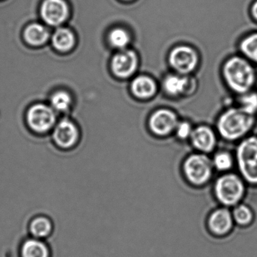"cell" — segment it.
<instances>
[{
  "label": "cell",
  "instance_id": "9a60e30c",
  "mask_svg": "<svg viewBox=\"0 0 257 257\" xmlns=\"http://www.w3.org/2000/svg\"><path fill=\"white\" fill-rule=\"evenodd\" d=\"M21 256L50 257V250L44 241L33 237L24 242L21 247Z\"/></svg>",
  "mask_w": 257,
  "mask_h": 257
},
{
  "label": "cell",
  "instance_id": "484cf974",
  "mask_svg": "<svg viewBox=\"0 0 257 257\" xmlns=\"http://www.w3.org/2000/svg\"><path fill=\"white\" fill-rule=\"evenodd\" d=\"M177 135L180 139L186 140L188 138H190L191 135H192V127H191L189 123L186 121L178 124L177 127Z\"/></svg>",
  "mask_w": 257,
  "mask_h": 257
},
{
  "label": "cell",
  "instance_id": "30bf717a",
  "mask_svg": "<svg viewBox=\"0 0 257 257\" xmlns=\"http://www.w3.org/2000/svg\"><path fill=\"white\" fill-rule=\"evenodd\" d=\"M68 13V6L64 0H44L41 6L42 18L52 26L63 23Z\"/></svg>",
  "mask_w": 257,
  "mask_h": 257
},
{
  "label": "cell",
  "instance_id": "52a82bcc",
  "mask_svg": "<svg viewBox=\"0 0 257 257\" xmlns=\"http://www.w3.org/2000/svg\"><path fill=\"white\" fill-rule=\"evenodd\" d=\"M169 62L176 71L187 74L193 71L198 65V55L189 46H177L170 53Z\"/></svg>",
  "mask_w": 257,
  "mask_h": 257
},
{
  "label": "cell",
  "instance_id": "ac0fdd59",
  "mask_svg": "<svg viewBox=\"0 0 257 257\" xmlns=\"http://www.w3.org/2000/svg\"><path fill=\"white\" fill-rule=\"evenodd\" d=\"M211 159L215 171L219 174L231 172L235 166L234 157L227 151L217 152Z\"/></svg>",
  "mask_w": 257,
  "mask_h": 257
},
{
  "label": "cell",
  "instance_id": "277c9868",
  "mask_svg": "<svg viewBox=\"0 0 257 257\" xmlns=\"http://www.w3.org/2000/svg\"><path fill=\"white\" fill-rule=\"evenodd\" d=\"M222 72L226 83L234 92L243 94L253 85V69L240 57H232L228 59L224 64Z\"/></svg>",
  "mask_w": 257,
  "mask_h": 257
},
{
  "label": "cell",
  "instance_id": "3957f363",
  "mask_svg": "<svg viewBox=\"0 0 257 257\" xmlns=\"http://www.w3.org/2000/svg\"><path fill=\"white\" fill-rule=\"evenodd\" d=\"M253 121V114L246 112L241 107L231 108L219 117L218 131L225 140L235 141L247 133Z\"/></svg>",
  "mask_w": 257,
  "mask_h": 257
},
{
  "label": "cell",
  "instance_id": "5bb4252c",
  "mask_svg": "<svg viewBox=\"0 0 257 257\" xmlns=\"http://www.w3.org/2000/svg\"><path fill=\"white\" fill-rule=\"evenodd\" d=\"M131 88L134 95L140 99L150 98L156 94L157 90L155 81L147 76H140L135 78Z\"/></svg>",
  "mask_w": 257,
  "mask_h": 257
},
{
  "label": "cell",
  "instance_id": "4fadbf2b",
  "mask_svg": "<svg viewBox=\"0 0 257 257\" xmlns=\"http://www.w3.org/2000/svg\"><path fill=\"white\" fill-rule=\"evenodd\" d=\"M79 138L76 125L68 120H62L58 123L54 132V140L58 147L68 149L73 147Z\"/></svg>",
  "mask_w": 257,
  "mask_h": 257
},
{
  "label": "cell",
  "instance_id": "9c48e42d",
  "mask_svg": "<svg viewBox=\"0 0 257 257\" xmlns=\"http://www.w3.org/2000/svg\"><path fill=\"white\" fill-rule=\"evenodd\" d=\"M28 121L31 128L36 132H45L53 125L55 115L53 110L46 105H34L28 111Z\"/></svg>",
  "mask_w": 257,
  "mask_h": 257
},
{
  "label": "cell",
  "instance_id": "83f0119b",
  "mask_svg": "<svg viewBox=\"0 0 257 257\" xmlns=\"http://www.w3.org/2000/svg\"><path fill=\"white\" fill-rule=\"evenodd\" d=\"M124 1H132V0H124Z\"/></svg>",
  "mask_w": 257,
  "mask_h": 257
},
{
  "label": "cell",
  "instance_id": "8fae6325",
  "mask_svg": "<svg viewBox=\"0 0 257 257\" xmlns=\"http://www.w3.org/2000/svg\"><path fill=\"white\" fill-rule=\"evenodd\" d=\"M138 66L137 54L132 50L121 51L116 54L112 60V72L120 78H127L132 76Z\"/></svg>",
  "mask_w": 257,
  "mask_h": 257
},
{
  "label": "cell",
  "instance_id": "8992f818",
  "mask_svg": "<svg viewBox=\"0 0 257 257\" xmlns=\"http://www.w3.org/2000/svg\"><path fill=\"white\" fill-rule=\"evenodd\" d=\"M235 224L231 209L219 206L210 212L206 220V227L213 237L222 238L229 235Z\"/></svg>",
  "mask_w": 257,
  "mask_h": 257
},
{
  "label": "cell",
  "instance_id": "5b68a950",
  "mask_svg": "<svg viewBox=\"0 0 257 257\" xmlns=\"http://www.w3.org/2000/svg\"><path fill=\"white\" fill-rule=\"evenodd\" d=\"M235 166L245 183L257 186V138L243 140L236 150Z\"/></svg>",
  "mask_w": 257,
  "mask_h": 257
},
{
  "label": "cell",
  "instance_id": "6da1fadb",
  "mask_svg": "<svg viewBox=\"0 0 257 257\" xmlns=\"http://www.w3.org/2000/svg\"><path fill=\"white\" fill-rule=\"evenodd\" d=\"M213 194L219 205L231 209L243 201L246 183L239 174L232 171L221 174L213 183Z\"/></svg>",
  "mask_w": 257,
  "mask_h": 257
},
{
  "label": "cell",
  "instance_id": "cb8c5ba5",
  "mask_svg": "<svg viewBox=\"0 0 257 257\" xmlns=\"http://www.w3.org/2000/svg\"><path fill=\"white\" fill-rule=\"evenodd\" d=\"M51 103L55 109L64 111L70 106L71 97L65 91H58L52 95Z\"/></svg>",
  "mask_w": 257,
  "mask_h": 257
},
{
  "label": "cell",
  "instance_id": "7a4b0ae2",
  "mask_svg": "<svg viewBox=\"0 0 257 257\" xmlns=\"http://www.w3.org/2000/svg\"><path fill=\"white\" fill-rule=\"evenodd\" d=\"M181 169L185 181L195 189L207 186L215 174L212 159L208 155L201 153L188 156L182 164Z\"/></svg>",
  "mask_w": 257,
  "mask_h": 257
},
{
  "label": "cell",
  "instance_id": "7c38bea8",
  "mask_svg": "<svg viewBox=\"0 0 257 257\" xmlns=\"http://www.w3.org/2000/svg\"><path fill=\"white\" fill-rule=\"evenodd\" d=\"M192 147L198 153L208 155L214 150L216 138L214 132L207 126H200L192 131L190 136Z\"/></svg>",
  "mask_w": 257,
  "mask_h": 257
},
{
  "label": "cell",
  "instance_id": "ba28073f",
  "mask_svg": "<svg viewBox=\"0 0 257 257\" xmlns=\"http://www.w3.org/2000/svg\"><path fill=\"white\" fill-rule=\"evenodd\" d=\"M149 123L153 133L160 137L171 134L179 124L177 115L168 109H159L153 112Z\"/></svg>",
  "mask_w": 257,
  "mask_h": 257
},
{
  "label": "cell",
  "instance_id": "e0dca14e",
  "mask_svg": "<svg viewBox=\"0 0 257 257\" xmlns=\"http://www.w3.org/2000/svg\"><path fill=\"white\" fill-rule=\"evenodd\" d=\"M25 38L32 46H41L47 41L49 32L43 25L32 24L25 29Z\"/></svg>",
  "mask_w": 257,
  "mask_h": 257
},
{
  "label": "cell",
  "instance_id": "d4e9b609",
  "mask_svg": "<svg viewBox=\"0 0 257 257\" xmlns=\"http://www.w3.org/2000/svg\"><path fill=\"white\" fill-rule=\"evenodd\" d=\"M241 108L246 112L253 114L257 110V94H246L240 100Z\"/></svg>",
  "mask_w": 257,
  "mask_h": 257
},
{
  "label": "cell",
  "instance_id": "603a6c76",
  "mask_svg": "<svg viewBox=\"0 0 257 257\" xmlns=\"http://www.w3.org/2000/svg\"><path fill=\"white\" fill-rule=\"evenodd\" d=\"M240 49L247 58L257 62V34L245 38L240 43Z\"/></svg>",
  "mask_w": 257,
  "mask_h": 257
},
{
  "label": "cell",
  "instance_id": "ffe728a7",
  "mask_svg": "<svg viewBox=\"0 0 257 257\" xmlns=\"http://www.w3.org/2000/svg\"><path fill=\"white\" fill-rule=\"evenodd\" d=\"M52 43L57 50L67 52L70 50L74 45V36L70 30L60 28L54 34Z\"/></svg>",
  "mask_w": 257,
  "mask_h": 257
},
{
  "label": "cell",
  "instance_id": "2e32d148",
  "mask_svg": "<svg viewBox=\"0 0 257 257\" xmlns=\"http://www.w3.org/2000/svg\"><path fill=\"white\" fill-rule=\"evenodd\" d=\"M29 230L34 238L42 240L50 235L53 230V225L50 219L46 216H37L30 223Z\"/></svg>",
  "mask_w": 257,
  "mask_h": 257
},
{
  "label": "cell",
  "instance_id": "d6986e66",
  "mask_svg": "<svg viewBox=\"0 0 257 257\" xmlns=\"http://www.w3.org/2000/svg\"><path fill=\"white\" fill-rule=\"evenodd\" d=\"M231 213L234 224L241 228L249 226L254 219V213L252 209L242 202L231 208Z\"/></svg>",
  "mask_w": 257,
  "mask_h": 257
},
{
  "label": "cell",
  "instance_id": "44dd1931",
  "mask_svg": "<svg viewBox=\"0 0 257 257\" xmlns=\"http://www.w3.org/2000/svg\"><path fill=\"white\" fill-rule=\"evenodd\" d=\"M188 80L186 78L171 75L164 82L165 91L171 95H178L184 92L187 88Z\"/></svg>",
  "mask_w": 257,
  "mask_h": 257
},
{
  "label": "cell",
  "instance_id": "7402d4cb",
  "mask_svg": "<svg viewBox=\"0 0 257 257\" xmlns=\"http://www.w3.org/2000/svg\"><path fill=\"white\" fill-rule=\"evenodd\" d=\"M130 36L125 30L115 28L109 35V41L112 46L118 49H124L130 43Z\"/></svg>",
  "mask_w": 257,
  "mask_h": 257
},
{
  "label": "cell",
  "instance_id": "4316f807",
  "mask_svg": "<svg viewBox=\"0 0 257 257\" xmlns=\"http://www.w3.org/2000/svg\"><path fill=\"white\" fill-rule=\"evenodd\" d=\"M252 15H253L254 18L257 20V2L254 4L253 7H252Z\"/></svg>",
  "mask_w": 257,
  "mask_h": 257
}]
</instances>
